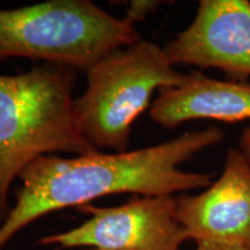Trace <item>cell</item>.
Masks as SVG:
<instances>
[{
    "label": "cell",
    "mask_w": 250,
    "mask_h": 250,
    "mask_svg": "<svg viewBox=\"0 0 250 250\" xmlns=\"http://www.w3.org/2000/svg\"><path fill=\"white\" fill-rule=\"evenodd\" d=\"M139 40L133 24L90 0H49L0 11V62L22 57L86 72Z\"/></svg>",
    "instance_id": "3"
},
{
    "label": "cell",
    "mask_w": 250,
    "mask_h": 250,
    "mask_svg": "<svg viewBox=\"0 0 250 250\" xmlns=\"http://www.w3.org/2000/svg\"><path fill=\"white\" fill-rule=\"evenodd\" d=\"M149 118L165 129L196 120L250 121V83L215 79L192 71L186 74L181 85L159 90L149 109Z\"/></svg>",
    "instance_id": "8"
},
{
    "label": "cell",
    "mask_w": 250,
    "mask_h": 250,
    "mask_svg": "<svg viewBox=\"0 0 250 250\" xmlns=\"http://www.w3.org/2000/svg\"><path fill=\"white\" fill-rule=\"evenodd\" d=\"M87 250H103V249H96V248H90V249H87Z\"/></svg>",
    "instance_id": "12"
},
{
    "label": "cell",
    "mask_w": 250,
    "mask_h": 250,
    "mask_svg": "<svg viewBox=\"0 0 250 250\" xmlns=\"http://www.w3.org/2000/svg\"><path fill=\"white\" fill-rule=\"evenodd\" d=\"M86 76V89L74 99L81 134L98 151L116 153L127 151L134 121L147 109L155 90L186 79L164 48L143 39L109 52Z\"/></svg>",
    "instance_id": "4"
},
{
    "label": "cell",
    "mask_w": 250,
    "mask_h": 250,
    "mask_svg": "<svg viewBox=\"0 0 250 250\" xmlns=\"http://www.w3.org/2000/svg\"><path fill=\"white\" fill-rule=\"evenodd\" d=\"M160 4H162L161 1H132L124 19L134 26L136 22L145 20L146 17L153 13Z\"/></svg>",
    "instance_id": "9"
},
{
    "label": "cell",
    "mask_w": 250,
    "mask_h": 250,
    "mask_svg": "<svg viewBox=\"0 0 250 250\" xmlns=\"http://www.w3.org/2000/svg\"><path fill=\"white\" fill-rule=\"evenodd\" d=\"M224 139V131L211 126L134 151L41 156L19 176L17 203L0 225V250L37 219L72 206L78 208L100 197L173 196L206 189L212 183L211 174L186 171L180 166Z\"/></svg>",
    "instance_id": "1"
},
{
    "label": "cell",
    "mask_w": 250,
    "mask_h": 250,
    "mask_svg": "<svg viewBox=\"0 0 250 250\" xmlns=\"http://www.w3.org/2000/svg\"><path fill=\"white\" fill-rule=\"evenodd\" d=\"M196 250H245L240 248H233V247L212 245V243H197Z\"/></svg>",
    "instance_id": "11"
},
{
    "label": "cell",
    "mask_w": 250,
    "mask_h": 250,
    "mask_svg": "<svg viewBox=\"0 0 250 250\" xmlns=\"http://www.w3.org/2000/svg\"><path fill=\"white\" fill-rule=\"evenodd\" d=\"M77 70L42 62L17 76L0 74V225L11 211L12 183L41 156L96 152L74 109Z\"/></svg>",
    "instance_id": "2"
},
{
    "label": "cell",
    "mask_w": 250,
    "mask_h": 250,
    "mask_svg": "<svg viewBox=\"0 0 250 250\" xmlns=\"http://www.w3.org/2000/svg\"><path fill=\"white\" fill-rule=\"evenodd\" d=\"M237 148L246 155V158L250 162V124L242 130L241 137H240L239 140V147Z\"/></svg>",
    "instance_id": "10"
},
{
    "label": "cell",
    "mask_w": 250,
    "mask_h": 250,
    "mask_svg": "<svg viewBox=\"0 0 250 250\" xmlns=\"http://www.w3.org/2000/svg\"><path fill=\"white\" fill-rule=\"evenodd\" d=\"M164 50L174 66L215 68L245 81L250 77V1L202 0L191 23Z\"/></svg>",
    "instance_id": "6"
},
{
    "label": "cell",
    "mask_w": 250,
    "mask_h": 250,
    "mask_svg": "<svg viewBox=\"0 0 250 250\" xmlns=\"http://www.w3.org/2000/svg\"><path fill=\"white\" fill-rule=\"evenodd\" d=\"M83 224L41 237L37 245L103 250H181L188 237L177 218L174 196H138L123 205L80 206Z\"/></svg>",
    "instance_id": "5"
},
{
    "label": "cell",
    "mask_w": 250,
    "mask_h": 250,
    "mask_svg": "<svg viewBox=\"0 0 250 250\" xmlns=\"http://www.w3.org/2000/svg\"><path fill=\"white\" fill-rule=\"evenodd\" d=\"M188 240L250 250V162L228 148L220 177L197 195L177 198Z\"/></svg>",
    "instance_id": "7"
}]
</instances>
